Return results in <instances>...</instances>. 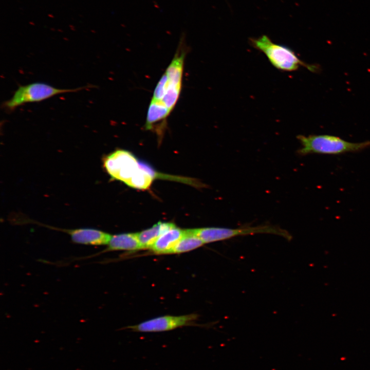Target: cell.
Listing matches in <instances>:
<instances>
[{"instance_id":"277c9868","label":"cell","mask_w":370,"mask_h":370,"mask_svg":"<svg viewBox=\"0 0 370 370\" xmlns=\"http://www.w3.org/2000/svg\"><path fill=\"white\" fill-rule=\"evenodd\" d=\"M192 232L204 244L221 241L239 236L256 234H271L290 240L292 236L287 230L274 225L265 224L256 226H244L236 228L204 227L192 229Z\"/></svg>"},{"instance_id":"5b68a950","label":"cell","mask_w":370,"mask_h":370,"mask_svg":"<svg viewBox=\"0 0 370 370\" xmlns=\"http://www.w3.org/2000/svg\"><path fill=\"white\" fill-rule=\"evenodd\" d=\"M90 85L72 89L59 88L42 82H34L25 85H20L14 92L12 97L4 101L2 108L10 113L19 106L27 103L39 102L55 95L73 92L82 90Z\"/></svg>"},{"instance_id":"7c38bea8","label":"cell","mask_w":370,"mask_h":370,"mask_svg":"<svg viewBox=\"0 0 370 370\" xmlns=\"http://www.w3.org/2000/svg\"><path fill=\"white\" fill-rule=\"evenodd\" d=\"M140 169L126 183L137 189H146L151 184L154 178V172L147 165L140 163Z\"/></svg>"},{"instance_id":"ba28073f","label":"cell","mask_w":370,"mask_h":370,"mask_svg":"<svg viewBox=\"0 0 370 370\" xmlns=\"http://www.w3.org/2000/svg\"><path fill=\"white\" fill-rule=\"evenodd\" d=\"M184 233L185 230L176 226L160 236L150 249L156 254H168Z\"/></svg>"},{"instance_id":"6da1fadb","label":"cell","mask_w":370,"mask_h":370,"mask_svg":"<svg viewBox=\"0 0 370 370\" xmlns=\"http://www.w3.org/2000/svg\"><path fill=\"white\" fill-rule=\"evenodd\" d=\"M173 59L157 83L149 106L147 116L152 121L165 123L180 95L187 53L181 41Z\"/></svg>"},{"instance_id":"30bf717a","label":"cell","mask_w":370,"mask_h":370,"mask_svg":"<svg viewBox=\"0 0 370 370\" xmlns=\"http://www.w3.org/2000/svg\"><path fill=\"white\" fill-rule=\"evenodd\" d=\"M175 227L176 226L174 223L160 221L149 229L136 233V234L142 249H150L160 236Z\"/></svg>"},{"instance_id":"3957f363","label":"cell","mask_w":370,"mask_h":370,"mask_svg":"<svg viewBox=\"0 0 370 370\" xmlns=\"http://www.w3.org/2000/svg\"><path fill=\"white\" fill-rule=\"evenodd\" d=\"M252 46L261 51L276 69L285 71H293L300 66L314 72L318 69L316 65L305 63L299 58L295 53L288 47L274 43L266 35L257 38H251Z\"/></svg>"},{"instance_id":"5bb4252c","label":"cell","mask_w":370,"mask_h":370,"mask_svg":"<svg viewBox=\"0 0 370 370\" xmlns=\"http://www.w3.org/2000/svg\"><path fill=\"white\" fill-rule=\"evenodd\" d=\"M29 23L30 24L32 25H34V23L33 22H31V21L29 22Z\"/></svg>"},{"instance_id":"7a4b0ae2","label":"cell","mask_w":370,"mask_h":370,"mask_svg":"<svg viewBox=\"0 0 370 370\" xmlns=\"http://www.w3.org/2000/svg\"><path fill=\"white\" fill-rule=\"evenodd\" d=\"M301 144L297 153L305 156L310 154L340 155L362 151L370 147V141L351 142L329 135H298Z\"/></svg>"},{"instance_id":"52a82bcc","label":"cell","mask_w":370,"mask_h":370,"mask_svg":"<svg viewBox=\"0 0 370 370\" xmlns=\"http://www.w3.org/2000/svg\"><path fill=\"white\" fill-rule=\"evenodd\" d=\"M197 317L196 314L180 316H165L149 320L128 328L135 331L141 332L165 331L189 325Z\"/></svg>"},{"instance_id":"8992f818","label":"cell","mask_w":370,"mask_h":370,"mask_svg":"<svg viewBox=\"0 0 370 370\" xmlns=\"http://www.w3.org/2000/svg\"><path fill=\"white\" fill-rule=\"evenodd\" d=\"M103 167L110 176L126 184L140 169V162L130 152L117 150L103 159Z\"/></svg>"},{"instance_id":"8fae6325","label":"cell","mask_w":370,"mask_h":370,"mask_svg":"<svg viewBox=\"0 0 370 370\" xmlns=\"http://www.w3.org/2000/svg\"><path fill=\"white\" fill-rule=\"evenodd\" d=\"M203 242L192 231L185 230V233L168 254L180 253L190 251L202 246Z\"/></svg>"},{"instance_id":"4fadbf2b","label":"cell","mask_w":370,"mask_h":370,"mask_svg":"<svg viewBox=\"0 0 370 370\" xmlns=\"http://www.w3.org/2000/svg\"><path fill=\"white\" fill-rule=\"evenodd\" d=\"M48 16L49 17H50V18H54L53 15H52V14H50V13L48 14Z\"/></svg>"},{"instance_id":"9c48e42d","label":"cell","mask_w":370,"mask_h":370,"mask_svg":"<svg viewBox=\"0 0 370 370\" xmlns=\"http://www.w3.org/2000/svg\"><path fill=\"white\" fill-rule=\"evenodd\" d=\"M107 247L102 252L118 250L134 251L143 249L136 233H123L112 235Z\"/></svg>"}]
</instances>
